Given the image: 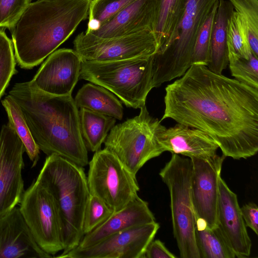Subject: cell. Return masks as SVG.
I'll return each instance as SVG.
<instances>
[{
	"label": "cell",
	"mask_w": 258,
	"mask_h": 258,
	"mask_svg": "<svg viewBox=\"0 0 258 258\" xmlns=\"http://www.w3.org/2000/svg\"><path fill=\"white\" fill-rule=\"evenodd\" d=\"M165 91L160 121L170 118L204 132L226 157L257 153L258 89L193 64Z\"/></svg>",
	"instance_id": "1"
},
{
	"label": "cell",
	"mask_w": 258,
	"mask_h": 258,
	"mask_svg": "<svg viewBox=\"0 0 258 258\" xmlns=\"http://www.w3.org/2000/svg\"><path fill=\"white\" fill-rule=\"evenodd\" d=\"M9 95L18 104L40 150L56 155L82 167L88 164L79 110L72 95L42 92L28 82L15 84Z\"/></svg>",
	"instance_id": "2"
},
{
	"label": "cell",
	"mask_w": 258,
	"mask_h": 258,
	"mask_svg": "<svg viewBox=\"0 0 258 258\" xmlns=\"http://www.w3.org/2000/svg\"><path fill=\"white\" fill-rule=\"evenodd\" d=\"M92 0H37L12 30L16 60L23 69L38 65L89 16Z\"/></svg>",
	"instance_id": "3"
},
{
	"label": "cell",
	"mask_w": 258,
	"mask_h": 258,
	"mask_svg": "<svg viewBox=\"0 0 258 258\" xmlns=\"http://www.w3.org/2000/svg\"><path fill=\"white\" fill-rule=\"evenodd\" d=\"M52 196L61 226L62 255L77 247L90 195L83 167L56 155L47 156L37 178Z\"/></svg>",
	"instance_id": "4"
},
{
	"label": "cell",
	"mask_w": 258,
	"mask_h": 258,
	"mask_svg": "<svg viewBox=\"0 0 258 258\" xmlns=\"http://www.w3.org/2000/svg\"><path fill=\"white\" fill-rule=\"evenodd\" d=\"M153 55L82 61L80 77L112 92L125 106L140 109L145 105L147 97L154 88Z\"/></svg>",
	"instance_id": "5"
},
{
	"label": "cell",
	"mask_w": 258,
	"mask_h": 258,
	"mask_svg": "<svg viewBox=\"0 0 258 258\" xmlns=\"http://www.w3.org/2000/svg\"><path fill=\"white\" fill-rule=\"evenodd\" d=\"M218 0H186L182 18L174 35L153 57V86L182 76L192 64L198 34Z\"/></svg>",
	"instance_id": "6"
},
{
	"label": "cell",
	"mask_w": 258,
	"mask_h": 258,
	"mask_svg": "<svg viewBox=\"0 0 258 258\" xmlns=\"http://www.w3.org/2000/svg\"><path fill=\"white\" fill-rule=\"evenodd\" d=\"M191 170L190 158L172 153L159 172L169 191L173 233L181 258H201L195 238Z\"/></svg>",
	"instance_id": "7"
},
{
	"label": "cell",
	"mask_w": 258,
	"mask_h": 258,
	"mask_svg": "<svg viewBox=\"0 0 258 258\" xmlns=\"http://www.w3.org/2000/svg\"><path fill=\"white\" fill-rule=\"evenodd\" d=\"M160 123L144 105L138 116L112 128L104 142L105 148L136 176L147 161L164 152L156 137Z\"/></svg>",
	"instance_id": "8"
},
{
	"label": "cell",
	"mask_w": 258,
	"mask_h": 258,
	"mask_svg": "<svg viewBox=\"0 0 258 258\" xmlns=\"http://www.w3.org/2000/svg\"><path fill=\"white\" fill-rule=\"evenodd\" d=\"M88 164L90 194L102 200L114 212L138 196L136 176L110 150L105 148L95 152Z\"/></svg>",
	"instance_id": "9"
},
{
	"label": "cell",
	"mask_w": 258,
	"mask_h": 258,
	"mask_svg": "<svg viewBox=\"0 0 258 258\" xmlns=\"http://www.w3.org/2000/svg\"><path fill=\"white\" fill-rule=\"evenodd\" d=\"M20 210L39 247L54 255L63 250L60 220L54 199L36 179L25 190Z\"/></svg>",
	"instance_id": "10"
},
{
	"label": "cell",
	"mask_w": 258,
	"mask_h": 258,
	"mask_svg": "<svg viewBox=\"0 0 258 258\" xmlns=\"http://www.w3.org/2000/svg\"><path fill=\"white\" fill-rule=\"evenodd\" d=\"M74 46L82 61H106L150 57L158 50L155 36L151 29L108 38L97 37L86 31L77 36Z\"/></svg>",
	"instance_id": "11"
},
{
	"label": "cell",
	"mask_w": 258,
	"mask_h": 258,
	"mask_svg": "<svg viewBox=\"0 0 258 258\" xmlns=\"http://www.w3.org/2000/svg\"><path fill=\"white\" fill-rule=\"evenodd\" d=\"M24 145L9 121L0 132V216L20 203L25 191Z\"/></svg>",
	"instance_id": "12"
},
{
	"label": "cell",
	"mask_w": 258,
	"mask_h": 258,
	"mask_svg": "<svg viewBox=\"0 0 258 258\" xmlns=\"http://www.w3.org/2000/svg\"><path fill=\"white\" fill-rule=\"evenodd\" d=\"M160 227L156 221L114 234L90 247H75L58 257L143 258Z\"/></svg>",
	"instance_id": "13"
},
{
	"label": "cell",
	"mask_w": 258,
	"mask_h": 258,
	"mask_svg": "<svg viewBox=\"0 0 258 258\" xmlns=\"http://www.w3.org/2000/svg\"><path fill=\"white\" fill-rule=\"evenodd\" d=\"M226 157L217 155L207 158H190L192 164L191 191L197 219L209 228L217 226L219 181Z\"/></svg>",
	"instance_id": "14"
},
{
	"label": "cell",
	"mask_w": 258,
	"mask_h": 258,
	"mask_svg": "<svg viewBox=\"0 0 258 258\" xmlns=\"http://www.w3.org/2000/svg\"><path fill=\"white\" fill-rule=\"evenodd\" d=\"M81 59L74 49L61 48L51 53L29 84L54 96L72 95L80 77Z\"/></svg>",
	"instance_id": "15"
},
{
	"label": "cell",
	"mask_w": 258,
	"mask_h": 258,
	"mask_svg": "<svg viewBox=\"0 0 258 258\" xmlns=\"http://www.w3.org/2000/svg\"><path fill=\"white\" fill-rule=\"evenodd\" d=\"M217 226L236 257H248L251 241L242 218L237 195L222 178L219 181Z\"/></svg>",
	"instance_id": "16"
},
{
	"label": "cell",
	"mask_w": 258,
	"mask_h": 258,
	"mask_svg": "<svg viewBox=\"0 0 258 258\" xmlns=\"http://www.w3.org/2000/svg\"><path fill=\"white\" fill-rule=\"evenodd\" d=\"M35 241L19 207L0 216V258H50Z\"/></svg>",
	"instance_id": "17"
},
{
	"label": "cell",
	"mask_w": 258,
	"mask_h": 258,
	"mask_svg": "<svg viewBox=\"0 0 258 258\" xmlns=\"http://www.w3.org/2000/svg\"><path fill=\"white\" fill-rule=\"evenodd\" d=\"M156 137L163 152L189 158H209L216 154L219 148L216 142L204 132L180 123L167 128L160 123Z\"/></svg>",
	"instance_id": "18"
},
{
	"label": "cell",
	"mask_w": 258,
	"mask_h": 258,
	"mask_svg": "<svg viewBox=\"0 0 258 258\" xmlns=\"http://www.w3.org/2000/svg\"><path fill=\"white\" fill-rule=\"evenodd\" d=\"M157 4V0H135L101 23L97 30L86 31L97 37L108 38L133 34L146 29L153 31Z\"/></svg>",
	"instance_id": "19"
},
{
	"label": "cell",
	"mask_w": 258,
	"mask_h": 258,
	"mask_svg": "<svg viewBox=\"0 0 258 258\" xmlns=\"http://www.w3.org/2000/svg\"><path fill=\"white\" fill-rule=\"evenodd\" d=\"M154 222L155 219L148 203L138 196L98 227L84 235L76 247H90L116 233Z\"/></svg>",
	"instance_id": "20"
},
{
	"label": "cell",
	"mask_w": 258,
	"mask_h": 258,
	"mask_svg": "<svg viewBox=\"0 0 258 258\" xmlns=\"http://www.w3.org/2000/svg\"><path fill=\"white\" fill-rule=\"evenodd\" d=\"M234 11L228 0H219L211 38L208 68L222 74L228 65L227 27L229 18Z\"/></svg>",
	"instance_id": "21"
},
{
	"label": "cell",
	"mask_w": 258,
	"mask_h": 258,
	"mask_svg": "<svg viewBox=\"0 0 258 258\" xmlns=\"http://www.w3.org/2000/svg\"><path fill=\"white\" fill-rule=\"evenodd\" d=\"M78 108L121 120L123 108L120 102L106 88L91 83L83 85L74 99Z\"/></svg>",
	"instance_id": "22"
},
{
	"label": "cell",
	"mask_w": 258,
	"mask_h": 258,
	"mask_svg": "<svg viewBox=\"0 0 258 258\" xmlns=\"http://www.w3.org/2000/svg\"><path fill=\"white\" fill-rule=\"evenodd\" d=\"M185 2L186 0H157L153 31L158 50L167 43L175 32L183 17Z\"/></svg>",
	"instance_id": "23"
},
{
	"label": "cell",
	"mask_w": 258,
	"mask_h": 258,
	"mask_svg": "<svg viewBox=\"0 0 258 258\" xmlns=\"http://www.w3.org/2000/svg\"><path fill=\"white\" fill-rule=\"evenodd\" d=\"M79 115L81 135L87 150L95 152L101 149L116 119L83 108H80Z\"/></svg>",
	"instance_id": "24"
},
{
	"label": "cell",
	"mask_w": 258,
	"mask_h": 258,
	"mask_svg": "<svg viewBox=\"0 0 258 258\" xmlns=\"http://www.w3.org/2000/svg\"><path fill=\"white\" fill-rule=\"evenodd\" d=\"M195 238L201 258H235L218 226L209 228L196 217Z\"/></svg>",
	"instance_id": "25"
},
{
	"label": "cell",
	"mask_w": 258,
	"mask_h": 258,
	"mask_svg": "<svg viewBox=\"0 0 258 258\" xmlns=\"http://www.w3.org/2000/svg\"><path fill=\"white\" fill-rule=\"evenodd\" d=\"M2 104L7 112L9 121L21 140L25 152L32 162V167H34L38 161L40 150L32 136L20 107L9 94L2 101Z\"/></svg>",
	"instance_id": "26"
},
{
	"label": "cell",
	"mask_w": 258,
	"mask_h": 258,
	"mask_svg": "<svg viewBox=\"0 0 258 258\" xmlns=\"http://www.w3.org/2000/svg\"><path fill=\"white\" fill-rule=\"evenodd\" d=\"M227 44L228 54H234L248 59L253 53L248 41L246 23L234 10L228 20Z\"/></svg>",
	"instance_id": "27"
},
{
	"label": "cell",
	"mask_w": 258,
	"mask_h": 258,
	"mask_svg": "<svg viewBox=\"0 0 258 258\" xmlns=\"http://www.w3.org/2000/svg\"><path fill=\"white\" fill-rule=\"evenodd\" d=\"M228 1L244 20L250 48L258 57V0Z\"/></svg>",
	"instance_id": "28"
},
{
	"label": "cell",
	"mask_w": 258,
	"mask_h": 258,
	"mask_svg": "<svg viewBox=\"0 0 258 258\" xmlns=\"http://www.w3.org/2000/svg\"><path fill=\"white\" fill-rule=\"evenodd\" d=\"M232 76L249 86L258 89V57L252 53L248 59L228 54Z\"/></svg>",
	"instance_id": "29"
},
{
	"label": "cell",
	"mask_w": 258,
	"mask_h": 258,
	"mask_svg": "<svg viewBox=\"0 0 258 258\" xmlns=\"http://www.w3.org/2000/svg\"><path fill=\"white\" fill-rule=\"evenodd\" d=\"M218 1L215 4L198 34L194 46L192 64L208 66L209 64L211 34Z\"/></svg>",
	"instance_id": "30"
},
{
	"label": "cell",
	"mask_w": 258,
	"mask_h": 258,
	"mask_svg": "<svg viewBox=\"0 0 258 258\" xmlns=\"http://www.w3.org/2000/svg\"><path fill=\"white\" fill-rule=\"evenodd\" d=\"M16 63L12 41L3 29L0 30V99L17 73Z\"/></svg>",
	"instance_id": "31"
},
{
	"label": "cell",
	"mask_w": 258,
	"mask_h": 258,
	"mask_svg": "<svg viewBox=\"0 0 258 258\" xmlns=\"http://www.w3.org/2000/svg\"><path fill=\"white\" fill-rule=\"evenodd\" d=\"M115 212L102 200L90 195L85 208L83 231L91 232L106 221Z\"/></svg>",
	"instance_id": "32"
},
{
	"label": "cell",
	"mask_w": 258,
	"mask_h": 258,
	"mask_svg": "<svg viewBox=\"0 0 258 258\" xmlns=\"http://www.w3.org/2000/svg\"><path fill=\"white\" fill-rule=\"evenodd\" d=\"M135 0H92L89 21L99 24L106 21Z\"/></svg>",
	"instance_id": "33"
},
{
	"label": "cell",
	"mask_w": 258,
	"mask_h": 258,
	"mask_svg": "<svg viewBox=\"0 0 258 258\" xmlns=\"http://www.w3.org/2000/svg\"><path fill=\"white\" fill-rule=\"evenodd\" d=\"M30 0H0V27L12 31Z\"/></svg>",
	"instance_id": "34"
},
{
	"label": "cell",
	"mask_w": 258,
	"mask_h": 258,
	"mask_svg": "<svg viewBox=\"0 0 258 258\" xmlns=\"http://www.w3.org/2000/svg\"><path fill=\"white\" fill-rule=\"evenodd\" d=\"M241 215L245 225L255 234H258V208L256 204L249 202L240 208Z\"/></svg>",
	"instance_id": "35"
},
{
	"label": "cell",
	"mask_w": 258,
	"mask_h": 258,
	"mask_svg": "<svg viewBox=\"0 0 258 258\" xmlns=\"http://www.w3.org/2000/svg\"><path fill=\"white\" fill-rule=\"evenodd\" d=\"M145 257L147 258H176V256L171 252L164 243L159 239L152 240L148 245Z\"/></svg>",
	"instance_id": "36"
}]
</instances>
